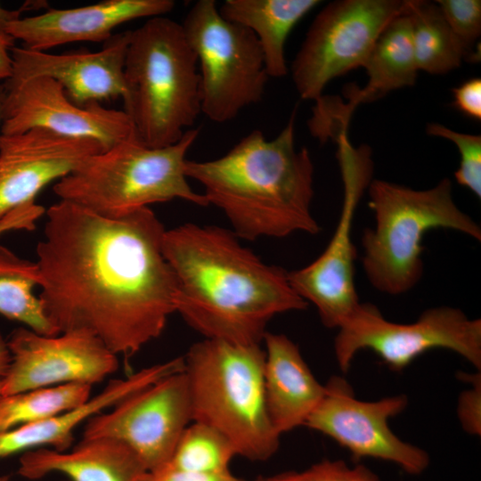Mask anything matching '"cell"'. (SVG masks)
Instances as JSON below:
<instances>
[{
	"label": "cell",
	"instance_id": "cell-1",
	"mask_svg": "<svg viewBox=\"0 0 481 481\" xmlns=\"http://www.w3.org/2000/svg\"><path fill=\"white\" fill-rule=\"evenodd\" d=\"M46 216L38 297L57 331L88 332L126 358L159 338L175 313L176 284L153 211L107 217L60 200Z\"/></svg>",
	"mask_w": 481,
	"mask_h": 481
},
{
	"label": "cell",
	"instance_id": "cell-2",
	"mask_svg": "<svg viewBox=\"0 0 481 481\" xmlns=\"http://www.w3.org/2000/svg\"><path fill=\"white\" fill-rule=\"evenodd\" d=\"M231 231L184 224L166 230L163 254L176 284L175 313L204 338L260 345L276 315L306 302L289 272L268 265Z\"/></svg>",
	"mask_w": 481,
	"mask_h": 481
},
{
	"label": "cell",
	"instance_id": "cell-3",
	"mask_svg": "<svg viewBox=\"0 0 481 481\" xmlns=\"http://www.w3.org/2000/svg\"><path fill=\"white\" fill-rule=\"evenodd\" d=\"M295 110L272 140L253 130L217 159L185 161L187 178L202 185L239 239L321 231L311 211L314 164L306 147H295Z\"/></svg>",
	"mask_w": 481,
	"mask_h": 481
},
{
	"label": "cell",
	"instance_id": "cell-4",
	"mask_svg": "<svg viewBox=\"0 0 481 481\" xmlns=\"http://www.w3.org/2000/svg\"><path fill=\"white\" fill-rule=\"evenodd\" d=\"M124 82V111L146 146L177 143L201 113L195 52L182 24L164 15L131 31Z\"/></svg>",
	"mask_w": 481,
	"mask_h": 481
},
{
	"label": "cell",
	"instance_id": "cell-5",
	"mask_svg": "<svg viewBox=\"0 0 481 481\" xmlns=\"http://www.w3.org/2000/svg\"><path fill=\"white\" fill-rule=\"evenodd\" d=\"M265 350L204 338L183 356L192 421L224 436L237 456L265 461L278 450L281 436L267 410Z\"/></svg>",
	"mask_w": 481,
	"mask_h": 481
},
{
	"label": "cell",
	"instance_id": "cell-6",
	"mask_svg": "<svg viewBox=\"0 0 481 481\" xmlns=\"http://www.w3.org/2000/svg\"><path fill=\"white\" fill-rule=\"evenodd\" d=\"M368 190L375 224L363 234L362 264L380 292L400 295L418 284L424 270L422 240L428 231L451 229L481 240L480 226L454 202L448 178L426 190L372 180Z\"/></svg>",
	"mask_w": 481,
	"mask_h": 481
},
{
	"label": "cell",
	"instance_id": "cell-7",
	"mask_svg": "<svg viewBox=\"0 0 481 481\" xmlns=\"http://www.w3.org/2000/svg\"><path fill=\"white\" fill-rule=\"evenodd\" d=\"M199 133L189 129L180 141L162 148L146 146L134 135L90 156L57 181L53 192L107 217L175 199L208 206L203 193L190 186L184 171L186 154Z\"/></svg>",
	"mask_w": 481,
	"mask_h": 481
},
{
	"label": "cell",
	"instance_id": "cell-8",
	"mask_svg": "<svg viewBox=\"0 0 481 481\" xmlns=\"http://www.w3.org/2000/svg\"><path fill=\"white\" fill-rule=\"evenodd\" d=\"M200 67L201 112L224 123L264 96L269 78L256 36L224 18L214 0H199L182 23Z\"/></svg>",
	"mask_w": 481,
	"mask_h": 481
},
{
	"label": "cell",
	"instance_id": "cell-9",
	"mask_svg": "<svg viewBox=\"0 0 481 481\" xmlns=\"http://www.w3.org/2000/svg\"><path fill=\"white\" fill-rule=\"evenodd\" d=\"M338 330L334 353L343 372L363 349L371 350L397 371L437 348L451 350L481 369V320L470 319L455 307H432L414 322L396 323L384 318L375 306L360 303Z\"/></svg>",
	"mask_w": 481,
	"mask_h": 481
},
{
	"label": "cell",
	"instance_id": "cell-10",
	"mask_svg": "<svg viewBox=\"0 0 481 481\" xmlns=\"http://www.w3.org/2000/svg\"><path fill=\"white\" fill-rule=\"evenodd\" d=\"M407 0H343L327 4L312 22L292 65L295 87L316 102L326 85L362 67L377 38Z\"/></svg>",
	"mask_w": 481,
	"mask_h": 481
},
{
	"label": "cell",
	"instance_id": "cell-11",
	"mask_svg": "<svg viewBox=\"0 0 481 481\" xmlns=\"http://www.w3.org/2000/svg\"><path fill=\"white\" fill-rule=\"evenodd\" d=\"M338 139L344 183L343 204L333 235L324 251L306 266L289 272L294 290L313 304L322 324L338 328L360 304L355 284L356 251L352 239L355 214L372 171L370 153L354 149L346 136Z\"/></svg>",
	"mask_w": 481,
	"mask_h": 481
},
{
	"label": "cell",
	"instance_id": "cell-12",
	"mask_svg": "<svg viewBox=\"0 0 481 481\" xmlns=\"http://www.w3.org/2000/svg\"><path fill=\"white\" fill-rule=\"evenodd\" d=\"M192 422L184 370L134 393L110 411L86 423L82 438L105 437L121 442L148 471L168 463L186 428Z\"/></svg>",
	"mask_w": 481,
	"mask_h": 481
},
{
	"label": "cell",
	"instance_id": "cell-13",
	"mask_svg": "<svg viewBox=\"0 0 481 481\" xmlns=\"http://www.w3.org/2000/svg\"><path fill=\"white\" fill-rule=\"evenodd\" d=\"M324 387L323 397L304 426L330 437L355 459L388 461L410 475L427 469L430 462L428 452L400 439L388 425L390 418L407 407L406 395L362 401L339 376L331 377Z\"/></svg>",
	"mask_w": 481,
	"mask_h": 481
},
{
	"label": "cell",
	"instance_id": "cell-14",
	"mask_svg": "<svg viewBox=\"0 0 481 481\" xmlns=\"http://www.w3.org/2000/svg\"><path fill=\"white\" fill-rule=\"evenodd\" d=\"M1 135L44 129L57 135L98 142L104 150L135 135L124 110L101 103L79 106L55 80L37 77L4 81Z\"/></svg>",
	"mask_w": 481,
	"mask_h": 481
},
{
	"label": "cell",
	"instance_id": "cell-15",
	"mask_svg": "<svg viewBox=\"0 0 481 481\" xmlns=\"http://www.w3.org/2000/svg\"><path fill=\"white\" fill-rule=\"evenodd\" d=\"M7 345L11 363L1 379L2 395L65 384L93 386L118 368V355L86 331L46 336L20 327Z\"/></svg>",
	"mask_w": 481,
	"mask_h": 481
},
{
	"label": "cell",
	"instance_id": "cell-16",
	"mask_svg": "<svg viewBox=\"0 0 481 481\" xmlns=\"http://www.w3.org/2000/svg\"><path fill=\"white\" fill-rule=\"evenodd\" d=\"M102 151L94 140L44 129L0 134V221L13 209L35 201L45 186L69 175Z\"/></svg>",
	"mask_w": 481,
	"mask_h": 481
},
{
	"label": "cell",
	"instance_id": "cell-17",
	"mask_svg": "<svg viewBox=\"0 0 481 481\" xmlns=\"http://www.w3.org/2000/svg\"><path fill=\"white\" fill-rule=\"evenodd\" d=\"M131 31L113 35L97 52L50 53L24 46L11 49L12 74L5 81L45 77L58 82L79 106L122 98Z\"/></svg>",
	"mask_w": 481,
	"mask_h": 481
},
{
	"label": "cell",
	"instance_id": "cell-18",
	"mask_svg": "<svg viewBox=\"0 0 481 481\" xmlns=\"http://www.w3.org/2000/svg\"><path fill=\"white\" fill-rule=\"evenodd\" d=\"M175 5L173 0H104L77 8L50 9L11 22L7 33L26 48L46 52L73 42L108 41L119 25L163 16Z\"/></svg>",
	"mask_w": 481,
	"mask_h": 481
},
{
	"label": "cell",
	"instance_id": "cell-19",
	"mask_svg": "<svg viewBox=\"0 0 481 481\" xmlns=\"http://www.w3.org/2000/svg\"><path fill=\"white\" fill-rule=\"evenodd\" d=\"M183 369V356L156 363L125 379L111 380L96 395L47 420L0 432V459L40 447L66 451L72 443L75 429L83 422L113 407L128 395Z\"/></svg>",
	"mask_w": 481,
	"mask_h": 481
},
{
	"label": "cell",
	"instance_id": "cell-20",
	"mask_svg": "<svg viewBox=\"0 0 481 481\" xmlns=\"http://www.w3.org/2000/svg\"><path fill=\"white\" fill-rule=\"evenodd\" d=\"M264 384L271 422L281 436L300 426L325 393L298 346L284 334L265 332Z\"/></svg>",
	"mask_w": 481,
	"mask_h": 481
},
{
	"label": "cell",
	"instance_id": "cell-21",
	"mask_svg": "<svg viewBox=\"0 0 481 481\" xmlns=\"http://www.w3.org/2000/svg\"><path fill=\"white\" fill-rule=\"evenodd\" d=\"M148 470L124 444L111 438H82L72 450L40 447L22 453L18 473L31 480L52 473L68 481H145Z\"/></svg>",
	"mask_w": 481,
	"mask_h": 481
},
{
	"label": "cell",
	"instance_id": "cell-22",
	"mask_svg": "<svg viewBox=\"0 0 481 481\" xmlns=\"http://www.w3.org/2000/svg\"><path fill=\"white\" fill-rule=\"evenodd\" d=\"M362 67L367 72L368 83L363 89L351 90L347 104L339 107L329 98L342 111L317 110L322 121L334 130L340 123L342 129L346 130L348 117L360 103L377 100L392 90L414 85L419 69L413 50L412 23L406 11L383 29Z\"/></svg>",
	"mask_w": 481,
	"mask_h": 481
},
{
	"label": "cell",
	"instance_id": "cell-23",
	"mask_svg": "<svg viewBox=\"0 0 481 481\" xmlns=\"http://www.w3.org/2000/svg\"><path fill=\"white\" fill-rule=\"evenodd\" d=\"M318 0H226L218 7L226 20L249 29L261 46L269 77L288 74L285 43L296 24Z\"/></svg>",
	"mask_w": 481,
	"mask_h": 481
},
{
	"label": "cell",
	"instance_id": "cell-24",
	"mask_svg": "<svg viewBox=\"0 0 481 481\" xmlns=\"http://www.w3.org/2000/svg\"><path fill=\"white\" fill-rule=\"evenodd\" d=\"M39 284L36 262L0 246V314L42 335L59 334L34 289Z\"/></svg>",
	"mask_w": 481,
	"mask_h": 481
},
{
	"label": "cell",
	"instance_id": "cell-25",
	"mask_svg": "<svg viewBox=\"0 0 481 481\" xmlns=\"http://www.w3.org/2000/svg\"><path fill=\"white\" fill-rule=\"evenodd\" d=\"M413 50L418 69L444 74L461 66L466 57L436 4L407 0Z\"/></svg>",
	"mask_w": 481,
	"mask_h": 481
},
{
	"label": "cell",
	"instance_id": "cell-26",
	"mask_svg": "<svg viewBox=\"0 0 481 481\" xmlns=\"http://www.w3.org/2000/svg\"><path fill=\"white\" fill-rule=\"evenodd\" d=\"M92 386L65 384L0 396V432L47 420L87 399Z\"/></svg>",
	"mask_w": 481,
	"mask_h": 481
},
{
	"label": "cell",
	"instance_id": "cell-27",
	"mask_svg": "<svg viewBox=\"0 0 481 481\" xmlns=\"http://www.w3.org/2000/svg\"><path fill=\"white\" fill-rule=\"evenodd\" d=\"M236 456L233 446L220 432L192 421L164 467L200 473H223L231 471L230 463Z\"/></svg>",
	"mask_w": 481,
	"mask_h": 481
},
{
	"label": "cell",
	"instance_id": "cell-28",
	"mask_svg": "<svg viewBox=\"0 0 481 481\" xmlns=\"http://www.w3.org/2000/svg\"><path fill=\"white\" fill-rule=\"evenodd\" d=\"M429 135L452 141L461 156L460 166L454 173L458 183L468 188L478 199L481 197V136L455 132L444 125L428 124Z\"/></svg>",
	"mask_w": 481,
	"mask_h": 481
},
{
	"label": "cell",
	"instance_id": "cell-29",
	"mask_svg": "<svg viewBox=\"0 0 481 481\" xmlns=\"http://www.w3.org/2000/svg\"><path fill=\"white\" fill-rule=\"evenodd\" d=\"M436 4L466 57L472 55L474 44L481 34V1L438 0Z\"/></svg>",
	"mask_w": 481,
	"mask_h": 481
},
{
	"label": "cell",
	"instance_id": "cell-30",
	"mask_svg": "<svg viewBox=\"0 0 481 481\" xmlns=\"http://www.w3.org/2000/svg\"><path fill=\"white\" fill-rule=\"evenodd\" d=\"M263 481H381L363 465L348 466L344 461L325 460L299 471H287Z\"/></svg>",
	"mask_w": 481,
	"mask_h": 481
},
{
	"label": "cell",
	"instance_id": "cell-31",
	"mask_svg": "<svg viewBox=\"0 0 481 481\" xmlns=\"http://www.w3.org/2000/svg\"><path fill=\"white\" fill-rule=\"evenodd\" d=\"M472 387L463 391L458 400L457 414L463 429L470 435L481 434V378H471Z\"/></svg>",
	"mask_w": 481,
	"mask_h": 481
},
{
	"label": "cell",
	"instance_id": "cell-32",
	"mask_svg": "<svg viewBox=\"0 0 481 481\" xmlns=\"http://www.w3.org/2000/svg\"><path fill=\"white\" fill-rule=\"evenodd\" d=\"M145 481H245L231 471L223 473H200L163 467L149 471Z\"/></svg>",
	"mask_w": 481,
	"mask_h": 481
},
{
	"label": "cell",
	"instance_id": "cell-33",
	"mask_svg": "<svg viewBox=\"0 0 481 481\" xmlns=\"http://www.w3.org/2000/svg\"><path fill=\"white\" fill-rule=\"evenodd\" d=\"M45 212V208L35 201L13 209L0 221V235L16 230H33Z\"/></svg>",
	"mask_w": 481,
	"mask_h": 481
},
{
	"label": "cell",
	"instance_id": "cell-34",
	"mask_svg": "<svg viewBox=\"0 0 481 481\" xmlns=\"http://www.w3.org/2000/svg\"><path fill=\"white\" fill-rule=\"evenodd\" d=\"M455 107L469 118H481V79L472 78L452 89Z\"/></svg>",
	"mask_w": 481,
	"mask_h": 481
},
{
	"label": "cell",
	"instance_id": "cell-35",
	"mask_svg": "<svg viewBox=\"0 0 481 481\" xmlns=\"http://www.w3.org/2000/svg\"><path fill=\"white\" fill-rule=\"evenodd\" d=\"M25 10H30L29 2L18 10H8L0 4V38L15 43V40L7 33V28L11 22L20 19Z\"/></svg>",
	"mask_w": 481,
	"mask_h": 481
},
{
	"label": "cell",
	"instance_id": "cell-36",
	"mask_svg": "<svg viewBox=\"0 0 481 481\" xmlns=\"http://www.w3.org/2000/svg\"><path fill=\"white\" fill-rule=\"evenodd\" d=\"M13 43L0 38V81L7 80L12 74L11 49Z\"/></svg>",
	"mask_w": 481,
	"mask_h": 481
},
{
	"label": "cell",
	"instance_id": "cell-37",
	"mask_svg": "<svg viewBox=\"0 0 481 481\" xmlns=\"http://www.w3.org/2000/svg\"><path fill=\"white\" fill-rule=\"evenodd\" d=\"M11 363V354L5 341L0 333V380L7 372Z\"/></svg>",
	"mask_w": 481,
	"mask_h": 481
},
{
	"label": "cell",
	"instance_id": "cell-38",
	"mask_svg": "<svg viewBox=\"0 0 481 481\" xmlns=\"http://www.w3.org/2000/svg\"><path fill=\"white\" fill-rule=\"evenodd\" d=\"M4 88L2 84H0V126H1V120H2V106H3V101H4Z\"/></svg>",
	"mask_w": 481,
	"mask_h": 481
},
{
	"label": "cell",
	"instance_id": "cell-39",
	"mask_svg": "<svg viewBox=\"0 0 481 481\" xmlns=\"http://www.w3.org/2000/svg\"><path fill=\"white\" fill-rule=\"evenodd\" d=\"M10 480V477L7 476V475H1L0 476V481H9Z\"/></svg>",
	"mask_w": 481,
	"mask_h": 481
},
{
	"label": "cell",
	"instance_id": "cell-40",
	"mask_svg": "<svg viewBox=\"0 0 481 481\" xmlns=\"http://www.w3.org/2000/svg\"><path fill=\"white\" fill-rule=\"evenodd\" d=\"M2 395V381L0 380V396Z\"/></svg>",
	"mask_w": 481,
	"mask_h": 481
},
{
	"label": "cell",
	"instance_id": "cell-41",
	"mask_svg": "<svg viewBox=\"0 0 481 481\" xmlns=\"http://www.w3.org/2000/svg\"><path fill=\"white\" fill-rule=\"evenodd\" d=\"M257 481H263V479L262 480H257Z\"/></svg>",
	"mask_w": 481,
	"mask_h": 481
},
{
	"label": "cell",
	"instance_id": "cell-42",
	"mask_svg": "<svg viewBox=\"0 0 481 481\" xmlns=\"http://www.w3.org/2000/svg\"><path fill=\"white\" fill-rule=\"evenodd\" d=\"M66 481H68V480H66Z\"/></svg>",
	"mask_w": 481,
	"mask_h": 481
}]
</instances>
